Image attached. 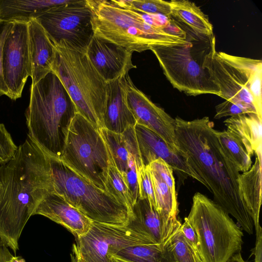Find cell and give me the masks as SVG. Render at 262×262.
Listing matches in <instances>:
<instances>
[{
    "label": "cell",
    "mask_w": 262,
    "mask_h": 262,
    "mask_svg": "<svg viewBox=\"0 0 262 262\" xmlns=\"http://www.w3.org/2000/svg\"><path fill=\"white\" fill-rule=\"evenodd\" d=\"M14 21L0 20V96H9L8 90L5 84L3 76L2 57L3 49L5 39L13 26Z\"/></svg>",
    "instance_id": "36"
},
{
    "label": "cell",
    "mask_w": 262,
    "mask_h": 262,
    "mask_svg": "<svg viewBox=\"0 0 262 262\" xmlns=\"http://www.w3.org/2000/svg\"><path fill=\"white\" fill-rule=\"evenodd\" d=\"M54 46L56 55L52 72L62 82L77 112L98 129L103 128L106 82L94 67L86 51L64 41Z\"/></svg>",
    "instance_id": "6"
},
{
    "label": "cell",
    "mask_w": 262,
    "mask_h": 262,
    "mask_svg": "<svg viewBox=\"0 0 262 262\" xmlns=\"http://www.w3.org/2000/svg\"><path fill=\"white\" fill-rule=\"evenodd\" d=\"M92 12L94 36L119 45L132 52L154 46L183 43V40L158 28L156 15L135 11L120 1L86 0Z\"/></svg>",
    "instance_id": "4"
},
{
    "label": "cell",
    "mask_w": 262,
    "mask_h": 262,
    "mask_svg": "<svg viewBox=\"0 0 262 262\" xmlns=\"http://www.w3.org/2000/svg\"><path fill=\"white\" fill-rule=\"evenodd\" d=\"M35 214L44 216L62 226L75 238L86 233L93 222L54 192L49 194L40 202L33 213Z\"/></svg>",
    "instance_id": "19"
},
{
    "label": "cell",
    "mask_w": 262,
    "mask_h": 262,
    "mask_svg": "<svg viewBox=\"0 0 262 262\" xmlns=\"http://www.w3.org/2000/svg\"><path fill=\"white\" fill-rule=\"evenodd\" d=\"M181 23L186 33V42L154 46L150 50L174 88L189 96L213 94L220 96L219 88L204 67L205 58L215 42L214 36L196 33Z\"/></svg>",
    "instance_id": "5"
},
{
    "label": "cell",
    "mask_w": 262,
    "mask_h": 262,
    "mask_svg": "<svg viewBox=\"0 0 262 262\" xmlns=\"http://www.w3.org/2000/svg\"><path fill=\"white\" fill-rule=\"evenodd\" d=\"M165 245L171 252L174 262H203L199 254L186 241L180 227L171 234Z\"/></svg>",
    "instance_id": "30"
},
{
    "label": "cell",
    "mask_w": 262,
    "mask_h": 262,
    "mask_svg": "<svg viewBox=\"0 0 262 262\" xmlns=\"http://www.w3.org/2000/svg\"><path fill=\"white\" fill-rule=\"evenodd\" d=\"M227 262H246L242 257L241 252L237 253L231 256Z\"/></svg>",
    "instance_id": "40"
},
{
    "label": "cell",
    "mask_w": 262,
    "mask_h": 262,
    "mask_svg": "<svg viewBox=\"0 0 262 262\" xmlns=\"http://www.w3.org/2000/svg\"><path fill=\"white\" fill-rule=\"evenodd\" d=\"M127 105L137 123L152 130L169 145L177 148L175 120L157 106L133 83L128 74L122 77Z\"/></svg>",
    "instance_id": "13"
},
{
    "label": "cell",
    "mask_w": 262,
    "mask_h": 262,
    "mask_svg": "<svg viewBox=\"0 0 262 262\" xmlns=\"http://www.w3.org/2000/svg\"><path fill=\"white\" fill-rule=\"evenodd\" d=\"M53 192L49 157L28 136L13 158L0 165V240L14 254L27 222Z\"/></svg>",
    "instance_id": "2"
},
{
    "label": "cell",
    "mask_w": 262,
    "mask_h": 262,
    "mask_svg": "<svg viewBox=\"0 0 262 262\" xmlns=\"http://www.w3.org/2000/svg\"><path fill=\"white\" fill-rule=\"evenodd\" d=\"M138 198L147 200L156 209L155 197L152 181L148 165H142L137 171Z\"/></svg>",
    "instance_id": "32"
},
{
    "label": "cell",
    "mask_w": 262,
    "mask_h": 262,
    "mask_svg": "<svg viewBox=\"0 0 262 262\" xmlns=\"http://www.w3.org/2000/svg\"><path fill=\"white\" fill-rule=\"evenodd\" d=\"M8 248L0 240V262H8L12 255Z\"/></svg>",
    "instance_id": "38"
},
{
    "label": "cell",
    "mask_w": 262,
    "mask_h": 262,
    "mask_svg": "<svg viewBox=\"0 0 262 262\" xmlns=\"http://www.w3.org/2000/svg\"><path fill=\"white\" fill-rule=\"evenodd\" d=\"M59 160L86 181L107 191L112 161L109 149L99 129L78 112L68 128Z\"/></svg>",
    "instance_id": "9"
},
{
    "label": "cell",
    "mask_w": 262,
    "mask_h": 262,
    "mask_svg": "<svg viewBox=\"0 0 262 262\" xmlns=\"http://www.w3.org/2000/svg\"><path fill=\"white\" fill-rule=\"evenodd\" d=\"M219 142L236 169L243 172L249 170L252 164L248 154L239 139L228 130L216 133Z\"/></svg>",
    "instance_id": "28"
},
{
    "label": "cell",
    "mask_w": 262,
    "mask_h": 262,
    "mask_svg": "<svg viewBox=\"0 0 262 262\" xmlns=\"http://www.w3.org/2000/svg\"><path fill=\"white\" fill-rule=\"evenodd\" d=\"M70 0H0V20L29 23L49 9Z\"/></svg>",
    "instance_id": "24"
},
{
    "label": "cell",
    "mask_w": 262,
    "mask_h": 262,
    "mask_svg": "<svg viewBox=\"0 0 262 262\" xmlns=\"http://www.w3.org/2000/svg\"><path fill=\"white\" fill-rule=\"evenodd\" d=\"M174 120L176 146L181 156L204 181L214 202L252 234L253 221L238 190L239 172L222 147L213 122L208 117Z\"/></svg>",
    "instance_id": "1"
},
{
    "label": "cell",
    "mask_w": 262,
    "mask_h": 262,
    "mask_svg": "<svg viewBox=\"0 0 262 262\" xmlns=\"http://www.w3.org/2000/svg\"><path fill=\"white\" fill-rule=\"evenodd\" d=\"M106 186L107 191L126 206L132 213L134 202L131 192L122 175L112 161L109 167Z\"/></svg>",
    "instance_id": "29"
},
{
    "label": "cell",
    "mask_w": 262,
    "mask_h": 262,
    "mask_svg": "<svg viewBox=\"0 0 262 262\" xmlns=\"http://www.w3.org/2000/svg\"><path fill=\"white\" fill-rule=\"evenodd\" d=\"M49 157L54 193L92 222L119 226L126 225L132 216L126 206L85 180L59 159Z\"/></svg>",
    "instance_id": "8"
},
{
    "label": "cell",
    "mask_w": 262,
    "mask_h": 262,
    "mask_svg": "<svg viewBox=\"0 0 262 262\" xmlns=\"http://www.w3.org/2000/svg\"><path fill=\"white\" fill-rule=\"evenodd\" d=\"M102 121L103 128L119 134L134 126L137 123L127 103L122 77L106 82Z\"/></svg>",
    "instance_id": "20"
},
{
    "label": "cell",
    "mask_w": 262,
    "mask_h": 262,
    "mask_svg": "<svg viewBox=\"0 0 262 262\" xmlns=\"http://www.w3.org/2000/svg\"><path fill=\"white\" fill-rule=\"evenodd\" d=\"M70 256L71 262H85L80 256L75 243L73 245Z\"/></svg>",
    "instance_id": "39"
},
{
    "label": "cell",
    "mask_w": 262,
    "mask_h": 262,
    "mask_svg": "<svg viewBox=\"0 0 262 262\" xmlns=\"http://www.w3.org/2000/svg\"><path fill=\"white\" fill-rule=\"evenodd\" d=\"M167 185L172 192L177 194L173 170L171 167L161 159H158L148 165Z\"/></svg>",
    "instance_id": "34"
},
{
    "label": "cell",
    "mask_w": 262,
    "mask_h": 262,
    "mask_svg": "<svg viewBox=\"0 0 262 262\" xmlns=\"http://www.w3.org/2000/svg\"><path fill=\"white\" fill-rule=\"evenodd\" d=\"M31 85L52 72L56 48L45 31L35 19L28 23Z\"/></svg>",
    "instance_id": "21"
},
{
    "label": "cell",
    "mask_w": 262,
    "mask_h": 262,
    "mask_svg": "<svg viewBox=\"0 0 262 262\" xmlns=\"http://www.w3.org/2000/svg\"><path fill=\"white\" fill-rule=\"evenodd\" d=\"M216 55L228 64L251 94L257 115L262 118V61L216 52Z\"/></svg>",
    "instance_id": "22"
},
{
    "label": "cell",
    "mask_w": 262,
    "mask_h": 262,
    "mask_svg": "<svg viewBox=\"0 0 262 262\" xmlns=\"http://www.w3.org/2000/svg\"><path fill=\"white\" fill-rule=\"evenodd\" d=\"M77 112L62 82L51 72L31 85L25 113L28 136L49 156L59 159L68 128Z\"/></svg>",
    "instance_id": "3"
},
{
    "label": "cell",
    "mask_w": 262,
    "mask_h": 262,
    "mask_svg": "<svg viewBox=\"0 0 262 262\" xmlns=\"http://www.w3.org/2000/svg\"><path fill=\"white\" fill-rule=\"evenodd\" d=\"M171 16L186 25L195 33L205 36L213 34L209 18L194 3L187 0H172Z\"/></svg>",
    "instance_id": "26"
},
{
    "label": "cell",
    "mask_w": 262,
    "mask_h": 262,
    "mask_svg": "<svg viewBox=\"0 0 262 262\" xmlns=\"http://www.w3.org/2000/svg\"><path fill=\"white\" fill-rule=\"evenodd\" d=\"M255 155L254 164L249 170L239 174L237 183L241 196L252 219L257 235L261 232L259 224L261 204V146Z\"/></svg>",
    "instance_id": "23"
},
{
    "label": "cell",
    "mask_w": 262,
    "mask_h": 262,
    "mask_svg": "<svg viewBox=\"0 0 262 262\" xmlns=\"http://www.w3.org/2000/svg\"><path fill=\"white\" fill-rule=\"evenodd\" d=\"M75 241L85 262H110L112 255L123 248L152 244L125 226L95 222L86 233L75 238Z\"/></svg>",
    "instance_id": "11"
},
{
    "label": "cell",
    "mask_w": 262,
    "mask_h": 262,
    "mask_svg": "<svg viewBox=\"0 0 262 262\" xmlns=\"http://www.w3.org/2000/svg\"><path fill=\"white\" fill-rule=\"evenodd\" d=\"M92 17L86 0H70L49 9L35 19L54 46L64 41L86 51L94 36Z\"/></svg>",
    "instance_id": "10"
},
{
    "label": "cell",
    "mask_w": 262,
    "mask_h": 262,
    "mask_svg": "<svg viewBox=\"0 0 262 262\" xmlns=\"http://www.w3.org/2000/svg\"><path fill=\"white\" fill-rule=\"evenodd\" d=\"M18 146L14 143L5 125L0 123V165L5 164L14 156Z\"/></svg>",
    "instance_id": "33"
},
{
    "label": "cell",
    "mask_w": 262,
    "mask_h": 262,
    "mask_svg": "<svg viewBox=\"0 0 262 262\" xmlns=\"http://www.w3.org/2000/svg\"><path fill=\"white\" fill-rule=\"evenodd\" d=\"M112 257L128 262H174L171 252L165 245L128 246L115 253Z\"/></svg>",
    "instance_id": "27"
},
{
    "label": "cell",
    "mask_w": 262,
    "mask_h": 262,
    "mask_svg": "<svg viewBox=\"0 0 262 262\" xmlns=\"http://www.w3.org/2000/svg\"><path fill=\"white\" fill-rule=\"evenodd\" d=\"M262 118L254 113L231 117L224 123L228 130L236 136L252 157L261 146Z\"/></svg>",
    "instance_id": "25"
},
{
    "label": "cell",
    "mask_w": 262,
    "mask_h": 262,
    "mask_svg": "<svg viewBox=\"0 0 262 262\" xmlns=\"http://www.w3.org/2000/svg\"><path fill=\"white\" fill-rule=\"evenodd\" d=\"M125 227L151 244L163 246L174 232L168 228L162 216L147 200L139 198Z\"/></svg>",
    "instance_id": "18"
},
{
    "label": "cell",
    "mask_w": 262,
    "mask_h": 262,
    "mask_svg": "<svg viewBox=\"0 0 262 262\" xmlns=\"http://www.w3.org/2000/svg\"><path fill=\"white\" fill-rule=\"evenodd\" d=\"M180 229L187 243L199 253L198 242L196 233L185 219H184V222L180 226Z\"/></svg>",
    "instance_id": "37"
},
{
    "label": "cell",
    "mask_w": 262,
    "mask_h": 262,
    "mask_svg": "<svg viewBox=\"0 0 262 262\" xmlns=\"http://www.w3.org/2000/svg\"><path fill=\"white\" fill-rule=\"evenodd\" d=\"M216 52L215 42L205 58L204 67L219 88L220 97L257 115L251 94L233 70L216 55Z\"/></svg>",
    "instance_id": "17"
},
{
    "label": "cell",
    "mask_w": 262,
    "mask_h": 262,
    "mask_svg": "<svg viewBox=\"0 0 262 262\" xmlns=\"http://www.w3.org/2000/svg\"><path fill=\"white\" fill-rule=\"evenodd\" d=\"M3 76L13 100L21 97L29 76H31L28 23L14 21L3 46Z\"/></svg>",
    "instance_id": "12"
},
{
    "label": "cell",
    "mask_w": 262,
    "mask_h": 262,
    "mask_svg": "<svg viewBox=\"0 0 262 262\" xmlns=\"http://www.w3.org/2000/svg\"><path fill=\"white\" fill-rule=\"evenodd\" d=\"M134 128L140 157L144 165L161 159L171 167L180 179L184 180L190 177L205 186L204 181L181 156L178 148L172 147L157 134L141 124L136 123Z\"/></svg>",
    "instance_id": "15"
},
{
    "label": "cell",
    "mask_w": 262,
    "mask_h": 262,
    "mask_svg": "<svg viewBox=\"0 0 262 262\" xmlns=\"http://www.w3.org/2000/svg\"><path fill=\"white\" fill-rule=\"evenodd\" d=\"M8 262H26V260L21 256H13L12 255L8 260Z\"/></svg>",
    "instance_id": "41"
},
{
    "label": "cell",
    "mask_w": 262,
    "mask_h": 262,
    "mask_svg": "<svg viewBox=\"0 0 262 262\" xmlns=\"http://www.w3.org/2000/svg\"><path fill=\"white\" fill-rule=\"evenodd\" d=\"M133 52L116 43L94 36L86 54L98 73L106 82L114 80L136 68Z\"/></svg>",
    "instance_id": "16"
},
{
    "label": "cell",
    "mask_w": 262,
    "mask_h": 262,
    "mask_svg": "<svg viewBox=\"0 0 262 262\" xmlns=\"http://www.w3.org/2000/svg\"><path fill=\"white\" fill-rule=\"evenodd\" d=\"M134 126L129 127L121 134L104 128L99 131L107 145L113 164L122 175L133 199L136 200L139 195L137 171L143 164Z\"/></svg>",
    "instance_id": "14"
},
{
    "label": "cell",
    "mask_w": 262,
    "mask_h": 262,
    "mask_svg": "<svg viewBox=\"0 0 262 262\" xmlns=\"http://www.w3.org/2000/svg\"><path fill=\"white\" fill-rule=\"evenodd\" d=\"M194 229L198 251L203 262H227L241 252L243 233L221 207L196 192L188 215L185 218Z\"/></svg>",
    "instance_id": "7"
},
{
    "label": "cell",
    "mask_w": 262,
    "mask_h": 262,
    "mask_svg": "<svg viewBox=\"0 0 262 262\" xmlns=\"http://www.w3.org/2000/svg\"><path fill=\"white\" fill-rule=\"evenodd\" d=\"M215 113L214 118L216 119L252 113L245 107L228 100H225L217 105L215 106Z\"/></svg>",
    "instance_id": "35"
},
{
    "label": "cell",
    "mask_w": 262,
    "mask_h": 262,
    "mask_svg": "<svg viewBox=\"0 0 262 262\" xmlns=\"http://www.w3.org/2000/svg\"><path fill=\"white\" fill-rule=\"evenodd\" d=\"M110 262H128V261H126L122 260L121 259H119V258H118L116 257H112L110 259Z\"/></svg>",
    "instance_id": "42"
},
{
    "label": "cell",
    "mask_w": 262,
    "mask_h": 262,
    "mask_svg": "<svg viewBox=\"0 0 262 262\" xmlns=\"http://www.w3.org/2000/svg\"><path fill=\"white\" fill-rule=\"evenodd\" d=\"M124 6L140 13L171 16L170 1L162 0H120Z\"/></svg>",
    "instance_id": "31"
}]
</instances>
